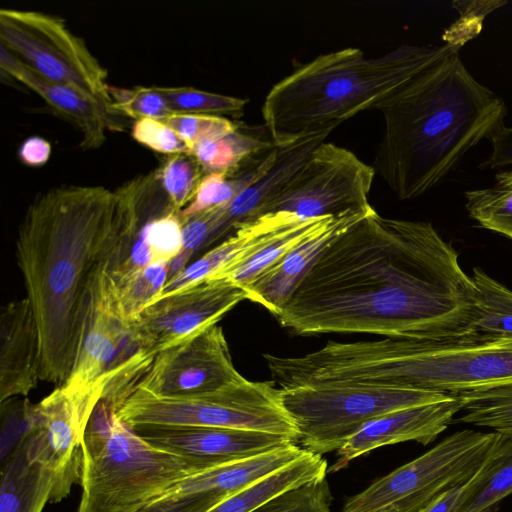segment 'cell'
Segmentation results:
<instances>
[{
    "label": "cell",
    "instance_id": "1",
    "mask_svg": "<svg viewBox=\"0 0 512 512\" xmlns=\"http://www.w3.org/2000/svg\"><path fill=\"white\" fill-rule=\"evenodd\" d=\"M475 285L430 222L375 210L319 254L276 316L298 335L436 339L470 333Z\"/></svg>",
    "mask_w": 512,
    "mask_h": 512
},
{
    "label": "cell",
    "instance_id": "2",
    "mask_svg": "<svg viewBox=\"0 0 512 512\" xmlns=\"http://www.w3.org/2000/svg\"><path fill=\"white\" fill-rule=\"evenodd\" d=\"M119 222L118 194L103 186L53 187L28 206L16 257L41 337L40 380L61 386L70 376Z\"/></svg>",
    "mask_w": 512,
    "mask_h": 512
},
{
    "label": "cell",
    "instance_id": "3",
    "mask_svg": "<svg viewBox=\"0 0 512 512\" xmlns=\"http://www.w3.org/2000/svg\"><path fill=\"white\" fill-rule=\"evenodd\" d=\"M384 119L374 168L400 200L441 183L504 124L507 108L463 63L459 48L426 45L415 71L377 108Z\"/></svg>",
    "mask_w": 512,
    "mask_h": 512
},
{
    "label": "cell",
    "instance_id": "4",
    "mask_svg": "<svg viewBox=\"0 0 512 512\" xmlns=\"http://www.w3.org/2000/svg\"><path fill=\"white\" fill-rule=\"evenodd\" d=\"M315 385L427 390L455 395L512 381V337L468 333L328 342L308 356Z\"/></svg>",
    "mask_w": 512,
    "mask_h": 512
},
{
    "label": "cell",
    "instance_id": "5",
    "mask_svg": "<svg viewBox=\"0 0 512 512\" xmlns=\"http://www.w3.org/2000/svg\"><path fill=\"white\" fill-rule=\"evenodd\" d=\"M426 45L403 44L375 57L359 48L322 54L272 86L262 116L275 146L330 134L378 106L418 67Z\"/></svg>",
    "mask_w": 512,
    "mask_h": 512
},
{
    "label": "cell",
    "instance_id": "6",
    "mask_svg": "<svg viewBox=\"0 0 512 512\" xmlns=\"http://www.w3.org/2000/svg\"><path fill=\"white\" fill-rule=\"evenodd\" d=\"M201 471L193 462L145 441L99 400L83 441L78 512H140Z\"/></svg>",
    "mask_w": 512,
    "mask_h": 512
},
{
    "label": "cell",
    "instance_id": "7",
    "mask_svg": "<svg viewBox=\"0 0 512 512\" xmlns=\"http://www.w3.org/2000/svg\"><path fill=\"white\" fill-rule=\"evenodd\" d=\"M131 428L196 426L262 431L298 442L294 423L274 381L244 379L221 390L190 398H159L136 390L116 413Z\"/></svg>",
    "mask_w": 512,
    "mask_h": 512
},
{
    "label": "cell",
    "instance_id": "8",
    "mask_svg": "<svg viewBox=\"0 0 512 512\" xmlns=\"http://www.w3.org/2000/svg\"><path fill=\"white\" fill-rule=\"evenodd\" d=\"M280 389L298 442L304 450L318 455L339 450L364 424L380 415L452 397L427 390L350 385Z\"/></svg>",
    "mask_w": 512,
    "mask_h": 512
},
{
    "label": "cell",
    "instance_id": "9",
    "mask_svg": "<svg viewBox=\"0 0 512 512\" xmlns=\"http://www.w3.org/2000/svg\"><path fill=\"white\" fill-rule=\"evenodd\" d=\"M498 433L465 429L349 497L343 512H419L443 492L464 485Z\"/></svg>",
    "mask_w": 512,
    "mask_h": 512
},
{
    "label": "cell",
    "instance_id": "10",
    "mask_svg": "<svg viewBox=\"0 0 512 512\" xmlns=\"http://www.w3.org/2000/svg\"><path fill=\"white\" fill-rule=\"evenodd\" d=\"M0 43L37 74L77 89L115 115L106 69L62 18L2 8Z\"/></svg>",
    "mask_w": 512,
    "mask_h": 512
},
{
    "label": "cell",
    "instance_id": "11",
    "mask_svg": "<svg viewBox=\"0 0 512 512\" xmlns=\"http://www.w3.org/2000/svg\"><path fill=\"white\" fill-rule=\"evenodd\" d=\"M100 398L98 391L63 384L37 404L24 400L26 458L51 475V503L67 497L72 485L81 483L84 436Z\"/></svg>",
    "mask_w": 512,
    "mask_h": 512
},
{
    "label": "cell",
    "instance_id": "12",
    "mask_svg": "<svg viewBox=\"0 0 512 512\" xmlns=\"http://www.w3.org/2000/svg\"><path fill=\"white\" fill-rule=\"evenodd\" d=\"M375 172L374 167L361 161L352 151L323 142L262 215L288 212L313 219L369 209L372 206L368 195Z\"/></svg>",
    "mask_w": 512,
    "mask_h": 512
},
{
    "label": "cell",
    "instance_id": "13",
    "mask_svg": "<svg viewBox=\"0 0 512 512\" xmlns=\"http://www.w3.org/2000/svg\"><path fill=\"white\" fill-rule=\"evenodd\" d=\"M246 291L224 278H208L152 301L130 322L154 356L215 325L242 300Z\"/></svg>",
    "mask_w": 512,
    "mask_h": 512
},
{
    "label": "cell",
    "instance_id": "14",
    "mask_svg": "<svg viewBox=\"0 0 512 512\" xmlns=\"http://www.w3.org/2000/svg\"><path fill=\"white\" fill-rule=\"evenodd\" d=\"M244 379L233 365L222 328L215 324L158 353L137 390L159 398H190Z\"/></svg>",
    "mask_w": 512,
    "mask_h": 512
},
{
    "label": "cell",
    "instance_id": "15",
    "mask_svg": "<svg viewBox=\"0 0 512 512\" xmlns=\"http://www.w3.org/2000/svg\"><path fill=\"white\" fill-rule=\"evenodd\" d=\"M133 429L151 445L185 458L203 471L295 443L278 434L232 428L149 425Z\"/></svg>",
    "mask_w": 512,
    "mask_h": 512
},
{
    "label": "cell",
    "instance_id": "16",
    "mask_svg": "<svg viewBox=\"0 0 512 512\" xmlns=\"http://www.w3.org/2000/svg\"><path fill=\"white\" fill-rule=\"evenodd\" d=\"M459 412L457 398L412 406L380 415L356 431L337 450L327 472H338L354 459L377 448L407 441L427 445L438 437Z\"/></svg>",
    "mask_w": 512,
    "mask_h": 512
},
{
    "label": "cell",
    "instance_id": "17",
    "mask_svg": "<svg viewBox=\"0 0 512 512\" xmlns=\"http://www.w3.org/2000/svg\"><path fill=\"white\" fill-rule=\"evenodd\" d=\"M42 346L29 299L13 300L0 314V401L27 396L40 379Z\"/></svg>",
    "mask_w": 512,
    "mask_h": 512
},
{
    "label": "cell",
    "instance_id": "18",
    "mask_svg": "<svg viewBox=\"0 0 512 512\" xmlns=\"http://www.w3.org/2000/svg\"><path fill=\"white\" fill-rule=\"evenodd\" d=\"M373 210L371 207L332 217L251 282L245 288L247 300L258 303L276 317L322 250L337 235Z\"/></svg>",
    "mask_w": 512,
    "mask_h": 512
},
{
    "label": "cell",
    "instance_id": "19",
    "mask_svg": "<svg viewBox=\"0 0 512 512\" xmlns=\"http://www.w3.org/2000/svg\"><path fill=\"white\" fill-rule=\"evenodd\" d=\"M0 67L37 93L49 106L71 121L82 133L81 147L95 149L105 141V131L115 120L96 101L77 89L37 74L1 45Z\"/></svg>",
    "mask_w": 512,
    "mask_h": 512
},
{
    "label": "cell",
    "instance_id": "20",
    "mask_svg": "<svg viewBox=\"0 0 512 512\" xmlns=\"http://www.w3.org/2000/svg\"><path fill=\"white\" fill-rule=\"evenodd\" d=\"M301 219L303 218L292 213L275 212L261 215L239 226L220 244L186 266L179 274L168 279L154 300L208 279L221 269L253 254Z\"/></svg>",
    "mask_w": 512,
    "mask_h": 512
},
{
    "label": "cell",
    "instance_id": "21",
    "mask_svg": "<svg viewBox=\"0 0 512 512\" xmlns=\"http://www.w3.org/2000/svg\"><path fill=\"white\" fill-rule=\"evenodd\" d=\"M328 135L319 134L284 147L276 146V157L269 169L225 206L218 240L229 237L239 226L261 216L266 206L292 181Z\"/></svg>",
    "mask_w": 512,
    "mask_h": 512
},
{
    "label": "cell",
    "instance_id": "22",
    "mask_svg": "<svg viewBox=\"0 0 512 512\" xmlns=\"http://www.w3.org/2000/svg\"><path fill=\"white\" fill-rule=\"evenodd\" d=\"M305 451L296 443H291L255 457L195 473L174 486L159 502L195 494L228 497L288 465Z\"/></svg>",
    "mask_w": 512,
    "mask_h": 512
},
{
    "label": "cell",
    "instance_id": "23",
    "mask_svg": "<svg viewBox=\"0 0 512 512\" xmlns=\"http://www.w3.org/2000/svg\"><path fill=\"white\" fill-rule=\"evenodd\" d=\"M102 277L78 359L64 383L71 388L94 390L101 394V379L113 358L122 331L128 323L119 317L110 304L102 285Z\"/></svg>",
    "mask_w": 512,
    "mask_h": 512
},
{
    "label": "cell",
    "instance_id": "24",
    "mask_svg": "<svg viewBox=\"0 0 512 512\" xmlns=\"http://www.w3.org/2000/svg\"><path fill=\"white\" fill-rule=\"evenodd\" d=\"M327 461L308 451L271 474L226 497L207 512H252L280 494L326 478Z\"/></svg>",
    "mask_w": 512,
    "mask_h": 512
},
{
    "label": "cell",
    "instance_id": "25",
    "mask_svg": "<svg viewBox=\"0 0 512 512\" xmlns=\"http://www.w3.org/2000/svg\"><path fill=\"white\" fill-rule=\"evenodd\" d=\"M512 493V436L499 434L473 476L462 486L452 512H490Z\"/></svg>",
    "mask_w": 512,
    "mask_h": 512
},
{
    "label": "cell",
    "instance_id": "26",
    "mask_svg": "<svg viewBox=\"0 0 512 512\" xmlns=\"http://www.w3.org/2000/svg\"><path fill=\"white\" fill-rule=\"evenodd\" d=\"M51 494V475L28 462L22 437L2 471L0 512H42Z\"/></svg>",
    "mask_w": 512,
    "mask_h": 512
},
{
    "label": "cell",
    "instance_id": "27",
    "mask_svg": "<svg viewBox=\"0 0 512 512\" xmlns=\"http://www.w3.org/2000/svg\"><path fill=\"white\" fill-rule=\"evenodd\" d=\"M332 217L302 219L291 225L253 254L221 269L209 278H224L245 288Z\"/></svg>",
    "mask_w": 512,
    "mask_h": 512
},
{
    "label": "cell",
    "instance_id": "28",
    "mask_svg": "<svg viewBox=\"0 0 512 512\" xmlns=\"http://www.w3.org/2000/svg\"><path fill=\"white\" fill-rule=\"evenodd\" d=\"M169 262L150 264L117 280L103 274V288L113 309L132 322L162 291L169 276Z\"/></svg>",
    "mask_w": 512,
    "mask_h": 512
},
{
    "label": "cell",
    "instance_id": "29",
    "mask_svg": "<svg viewBox=\"0 0 512 512\" xmlns=\"http://www.w3.org/2000/svg\"><path fill=\"white\" fill-rule=\"evenodd\" d=\"M459 416L453 422L486 427L512 436V381L454 395Z\"/></svg>",
    "mask_w": 512,
    "mask_h": 512
},
{
    "label": "cell",
    "instance_id": "30",
    "mask_svg": "<svg viewBox=\"0 0 512 512\" xmlns=\"http://www.w3.org/2000/svg\"><path fill=\"white\" fill-rule=\"evenodd\" d=\"M474 311L470 333L512 337V291L481 268H473Z\"/></svg>",
    "mask_w": 512,
    "mask_h": 512
},
{
    "label": "cell",
    "instance_id": "31",
    "mask_svg": "<svg viewBox=\"0 0 512 512\" xmlns=\"http://www.w3.org/2000/svg\"><path fill=\"white\" fill-rule=\"evenodd\" d=\"M464 197L472 219L512 240V169L497 173L492 186L468 190Z\"/></svg>",
    "mask_w": 512,
    "mask_h": 512
},
{
    "label": "cell",
    "instance_id": "32",
    "mask_svg": "<svg viewBox=\"0 0 512 512\" xmlns=\"http://www.w3.org/2000/svg\"><path fill=\"white\" fill-rule=\"evenodd\" d=\"M270 147L268 142L242 133L238 128L227 135L196 144L192 155L205 174L221 173L233 176L245 160Z\"/></svg>",
    "mask_w": 512,
    "mask_h": 512
},
{
    "label": "cell",
    "instance_id": "33",
    "mask_svg": "<svg viewBox=\"0 0 512 512\" xmlns=\"http://www.w3.org/2000/svg\"><path fill=\"white\" fill-rule=\"evenodd\" d=\"M176 113L206 114L233 118L244 115L247 99L228 96L193 87H156Z\"/></svg>",
    "mask_w": 512,
    "mask_h": 512
},
{
    "label": "cell",
    "instance_id": "34",
    "mask_svg": "<svg viewBox=\"0 0 512 512\" xmlns=\"http://www.w3.org/2000/svg\"><path fill=\"white\" fill-rule=\"evenodd\" d=\"M154 172L168 200L178 211L192 201L205 175L196 158L186 153L168 155Z\"/></svg>",
    "mask_w": 512,
    "mask_h": 512
},
{
    "label": "cell",
    "instance_id": "35",
    "mask_svg": "<svg viewBox=\"0 0 512 512\" xmlns=\"http://www.w3.org/2000/svg\"><path fill=\"white\" fill-rule=\"evenodd\" d=\"M114 114H124L135 120L155 118L163 120L174 113L156 87H108Z\"/></svg>",
    "mask_w": 512,
    "mask_h": 512
},
{
    "label": "cell",
    "instance_id": "36",
    "mask_svg": "<svg viewBox=\"0 0 512 512\" xmlns=\"http://www.w3.org/2000/svg\"><path fill=\"white\" fill-rule=\"evenodd\" d=\"M326 478L288 490L252 512H332Z\"/></svg>",
    "mask_w": 512,
    "mask_h": 512
},
{
    "label": "cell",
    "instance_id": "37",
    "mask_svg": "<svg viewBox=\"0 0 512 512\" xmlns=\"http://www.w3.org/2000/svg\"><path fill=\"white\" fill-rule=\"evenodd\" d=\"M163 121L190 147L205 140L221 137L238 129L233 121L217 115L172 113Z\"/></svg>",
    "mask_w": 512,
    "mask_h": 512
},
{
    "label": "cell",
    "instance_id": "38",
    "mask_svg": "<svg viewBox=\"0 0 512 512\" xmlns=\"http://www.w3.org/2000/svg\"><path fill=\"white\" fill-rule=\"evenodd\" d=\"M505 1H454L453 6L460 13L459 19L445 32V43L461 48L466 42L477 36L485 16Z\"/></svg>",
    "mask_w": 512,
    "mask_h": 512
},
{
    "label": "cell",
    "instance_id": "39",
    "mask_svg": "<svg viewBox=\"0 0 512 512\" xmlns=\"http://www.w3.org/2000/svg\"><path fill=\"white\" fill-rule=\"evenodd\" d=\"M131 135L138 143L159 153L167 155L191 154L188 144L161 119L143 118L135 120Z\"/></svg>",
    "mask_w": 512,
    "mask_h": 512
},
{
    "label": "cell",
    "instance_id": "40",
    "mask_svg": "<svg viewBox=\"0 0 512 512\" xmlns=\"http://www.w3.org/2000/svg\"><path fill=\"white\" fill-rule=\"evenodd\" d=\"M225 206L203 211L183 221L182 245L191 255L202 247L218 241Z\"/></svg>",
    "mask_w": 512,
    "mask_h": 512
},
{
    "label": "cell",
    "instance_id": "41",
    "mask_svg": "<svg viewBox=\"0 0 512 512\" xmlns=\"http://www.w3.org/2000/svg\"><path fill=\"white\" fill-rule=\"evenodd\" d=\"M226 497L213 494H195L168 499L140 512H207Z\"/></svg>",
    "mask_w": 512,
    "mask_h": 512
},
{
    "label": "cell",
    "instance_id": "42",
    "mask_svg": "<svg viewBox=\"0 0 512 512\" xmlns=\"http://www.w3.org/2000/svg\"><path fill=\"white\" fill-rule=\"evenodd\" d=\"M492 151L482 167L501 169L512 166V127L503 124L489 139Z\"/></svg>",
    "mask_w": 512,
    "mask_h": 512
},
{
    "label": "cell",
    "instance_id": "43",
    "mask_svg": "<svg viewBox=\"0 0 512 512\" xmlns=\"http://www.w3.org/2000/svg\"><path fill=\"white\" fill-rule=\"evenodd\" d=\"M51 155L50 143L41 136L25 139L19 147L18 157L30 167H39L47 163Z\"/></svg>",
    "mask_w": 512,
    "mask_h": 512
},
{
    "label": "cell",
    "instance_id": "44",
    "mask_svg": "<svg viewBox=\"0 0 512 512\" xmlns=\"http://www.w3.org/2000/svg\"><path fill=\"white\" fill-rule=\"evenodd\" d=\"M462 486L443 492L419 512H452Z\"/></svg>",
    "mask_w": 512,
    "mask_h": 512
}]
</instances>
